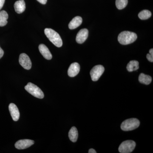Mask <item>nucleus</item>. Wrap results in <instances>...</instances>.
<instances>
[{
    "label": "nucleus",
    "instance_id": "f257e3e1",
    "mask_svg": "<svg viewBox=\"0 0 153 153\" xmlns=\"http://www.w3.org/2000/svg\"><path fill=\"white\" fill-rule=\"evenodd\" d=\"M137 36L135 33L129 31H123L119 35L118 41L122 45L131 44L137 40Z\"/></svg>",
    "mask_w": 153,
    "mask_h": 153
},
{
    "label": "nucleus",
    "instance_id": "f03ea898",
    "mask_svg": "<svg viewBox=\"0 0 153 153\" xmlns=\"http://www.w3.org/2000/svg\"><path fill=\"white\" fill-rule=\"evenodd\" d=\"M44 33L49 41L56 47H62L63 45L62 39L60 35L56 31L52 29L46 28L44 30Z\"/></svg>",
    "mask_w": 153,
    "mask_h": 153
},
{
    "label": "nucleus",
    "instance_id": "7ed1b4c3",
    "mask_svg": "<svg viewBox=\"0 0 153 153\" xmlns=\"http://www.w3.org/2000/svg\"><path fill=\"white\" fill-rule=\"evenodd\" d=\"M140 125V121L137 119H129L124 121L122 123L121 128L124 131H129L137 128Z\"/></svg>",
    "mask_w": 153,
    "mask_h": 153
},
{
    "label": "nucleus",
    "instance_id": "20e7f679",
    "mask_svg": "<svg viewBox=\"0 0 153 153\" xmlns=\"http://www.w3.org/2000/svg\"><path fill=\"white\" fill-rule=\"evenodd\" d=\"M25 89L35 97L39 99H43L44 97V92L42 91L37 85L31 82L28 83L25 86Z\"/></svg>",
    "mask_w": 153,
    "mask_h": 153
},
{
    "label": "nucleus",
    "instance_id": "39448f33",
    "mask_svg": "<svg viewBox=\"0 0 153 153\" xmlns=\"http://www.w3.org/2000/svg\"><path fill=\"white\" fill-rule=\"evenodd\" d=\"M136 143L132 140H126L123 142L119 147V151L121 153H131L134 149Z\"/></svg>",
    "mask_w": 153,
    "mask_h": 153
},
{
    "label": "nucleus",
    "instance_id": "423d86ee",
    "mask_svg": "<svg viewBox=\"0 0 153 153\" xmlns=\"http://www.w3.org/2000/svg\"><path fill=\"white\" fill-rule=\"evenodd\" d=\"M104 70V67L102 65H99L94 66L91 70L90 72L91 79L93 81H97L103 74Z\"/></svg>",
    "mask_w": 153,
    "mask_h": 153
},
{
    "label": "nucleus",
    "instance_id": "0eeeda50",
    "mask_svg": "<svg viewBox=\"0 0 153 153\" xmlns=\"http://www.w3.org/2000/svg\"><path fill=\"white\" fill-rule=\"evenodd\" d=\"M19 62L20 65L27 70H30L32 67V62L30 57L27 54L22 53L19 56Z\"/></svg>",
    "mask_w": 153,
    "mask_h": 153
},
{
    "label": "nucleus",
    "instance_id": "6e6552de",
    "mask_svg": "<svg viewBox=\"0 0 153 153\" xmlns=\"http://www.w3.org/2000/svg\"><path fill=\"white\" fill-rule=\"evenodd\" d=\"M34 144V141L31 140H21L15 143V147L18 149H25L30 147Z\"/></svg>",
    "mask_w": 153,
    "mask_h": 153
},
{
    "label": "nucleus",
    "instance_id": "1a4fd4ad",
    "mask_svg": "<svg viewBox=\"0 0 153 153\" xmlns=\"http://www.w3.org/2000/svg\"><path fill=\"white\" fill-rule=\"evenodd\" d=\"M88 31L87 29H83L79 30L76 35V40L78 44L84 43L88 37Z\"/></svg>",
    "mask_w": 153,
    "mask_h": 153
},
{
    "label": "nucleus",
    "instance_id": "9d476101",
    "mask_svg": "<svg viewBox=\"0 0 153 153\" xmlns=\"http://www.w3.org/2000/svg\"><path fill=\"white\" fill-rule=\"evenodd\" d=\"M9 109L13 120L15 121H18L20 117V112L16 105L11 103L9 105Z\"/></svg>",
    "mask_w": 153,
    "mask_h": 153
},
{
    "label": "nucleus",
    "instance_id": "9b49d317",
    "mask_svg": "<svg viewBox=\"0 0 153 153\" xmlns=\"http://www.w3.org/2000/svg\"><path fill=\"white\" fill-rule=\"evenodd\" d=\"M79 71H80V66L79 63H71L68 69V75L70 77H74L78 74Z\"/></svg>",
    "mask_w": 153,
    "mask_h": 153
},
{
    "label": "nucleus",
    "instance_id": "f8f14e48",
    "mask_svg": "<svg viewBox=\"0 0 153 153\" xmlns=\"http://www.w3.org/2000/svg\"><path fill=\"white\" fill-rule=\"evenodd\" d=\"M39 50L41 55H43V57L45 59L48 60H50L52 59V54L46 45L43 44H40L39 46Z\"/></svg>",
    "mask_w": 153,
    "mask_h": 153
},
{
    "label": "nucleus",
    "instance_id": "ddd939ff",
    "mask_svg": "<svg viewBox=\"0 0 153 153\" xmlns=\"http://www.w3.org/2000/svg\"><path fill=\"white\" fill-rule=\"evenodd\" d=\"M15 11L17 13L21 14L25 11L26 4L24 0H19L14 4Z\"/></svg>",
    "mask_w": 153,
    "mask_h": 153
},
{
    "label": "nucleus",
    "instance_id": "4468645a",
    "mask_svg": "<svg viewBox=\"0 0 153 153\" xmlns=\"http://www.w3.org/2000/svg\"><path fill=\"white\" fill-rule=\"evenodd\" d=\"M82 20L81 17L76 16L73 18V19L69 23L68 27L70 30H74L79 27L82 24Z\"/></svg>",
    "mask_w": 153,
    "mask_h": 153
},
{
    "label": "nucleus",
    "instance_id": "2eb2a0df",
    "mask_svg": "<svg viewBox=\"0 0 153 153\" xmlns=\"http://www.w3.org/2000/svg\"><path fill=\"white\" fill-rule=\"evenodd\" d=\"M78 134L77 129L75 127H72L68 132L69 139L72 142H76L78 138Z\"/></svg>",
    "mask_w": 153,
    "mask_h": 153
},
{
    "label": "nucleus",
    "instance_id": "dca6fc26",
    "mask_svg": "<svg viewBox=\"0 0 153 153\" xmlns=\"http://www.w3.org/2000/svg\"><path fill=\"white\" fill-rule=\"evenodd\" d=\"M139 81L143 84L149 85L152 82V78L149 75H146L143 73H141L139 76Z\"/></svg>",
    "mask_w": 153,
    "mask_h": 153
},
{
    "label": "nucleus",
    "instance_id": "f3484780",
    "mask_svg": "<svg viewBox=\"0 0 153 153\" xmlns=\"http://www.w3.org/2000/svg\"><path fill=\"white\" fill-rule=\"evenodd\" d=\"M8 19V15L6 11L3 10L0 12V27H4L7 25Z\"/></svg>",
    "mask_w": 153,
    "mask_h": 153
},
{
    "label": "nucleus",
    "instance_id": "a211bd4d",
    "mask_svg": "<svg viewBox=\"0 0 153 153\" xmlns=\"http://www.w3.org/2000/svg\"><path fill=\"white\" fill-rule=\"evenodd\" d=\"M126 68L129 72L136 71L139 68V62L137 60H131L129 62Z\"/></svg>",
    "mask_w": 153,
    "mask_h": 153
},
{
    "label": "nucleus",
    "instance_id": "6ab92c4d",
    "mask_svg": "<svg viewBox=\"0 0 153 153\" xmlns=\"http://www.w3.org/2000/svg\"><path fill=\"white\" fill-rule=\"evenodd\" d=\"M152 13L148 10H143L139 13L138 17L141 20H146L150 18Z\"/></svg>",
    "mask_w": 153,
    "mask_h": 153
},
{
    "label": "nucleus",
    "instance_id": "aec40b11",
    "mask_svg": "<svg viewBox=\"0 0 153 153\" xmlns=\"http://www.w3.org/2000/svg\"><path fill=\"white\" fill-rule=\"evenodd\" d=\"M128 1V0H116V6L119 10H122L127 5Z\"/></svg>",
    "mask_w": 153,
    "mask_h": 153
},
{
    "label": "nucleus",
    "instance_id": "412c9836",
    "mask_svg": "<svg viewBox=\"0 0 153 153\" xmlns=\"http://www.w3.org/2000/svg\"><path fill=\"white\" fill-rule=\"evenodd\" d=\"M148 60L150 62H153V55H151L150 54H148L146 56Z\"/></svg>",
    "mask_w": 153,
    "mask_h": 153
},
{
    "label": "nucleus",
    "instance_id": "4be33fe9",
    "mask_svg": "<svg viewBox=\"0 0 153 153\" xmlns=\"http://www.w3.org/2000/svg\"><path fill=\"white\" fill-rule=\"evenodd\" d=\"M5 0H0V10L2 8L4 4Z\"/></svg>",
    "mask_w": 153,
    "mask_h": 153
},
{
    "label": "nucleus",
    "instance_id": "5701e85b",
    "mask_svg": "<svg viewBox=\"0 0 153 153\" xmlns=\"http://www.w3.org/2000/svg\"><path fill=\"white\" fill-rule=\"evenodd\" d=\"M37 1L42 4H45L47 3V0H37Z\"/></svg>",
    "mask_w": 153,
    "mask_h": 153
},
{
    "label": "nucleus",
    "instance_id": "b1692460",
    "mask_svg": "<svg viewBox=\"0 0 153 153\" xmlns=\"http://www.w3.org/2000/svg\"><path fill=\"white\" fill-rule=\"evenodd\" d=\"M4 52L2 49L0 47V59L3 57L4 55Z\"/></svg>",
    "mask_w": 153,
    "mask_h": 153
},
{
    "label": "nucleus",
    "instance_id": "393cba45",
    "mask_svg": "<svg viewBox=\"0 0 153 153\" xmlns=\"http://www.w3.org/2000/svg\"><path fill=\"white\" fill-rule=\"evenodd\" d=\"M88 153H96L97 152H96L95 150L94 149H90L88 151Z\"/></svg>",
    "mask_w": 153,
    "mask_h": 153
},
{
    "label": "nucleus",
    "instance_id": "a878e982",
    "mask_svg": "<svg viewBox=\"0 0 153 153\" xmlns=\"http://www.w3.org/2000/svg\"><path fill=\"white\" fill-rule=\"evenodd\" d=\"M149 53L151 55H153V49H151L150 50H149Z\"/></svg>",
    "mask_w": 153,
    "mask_h": 153
}]
</instances>
